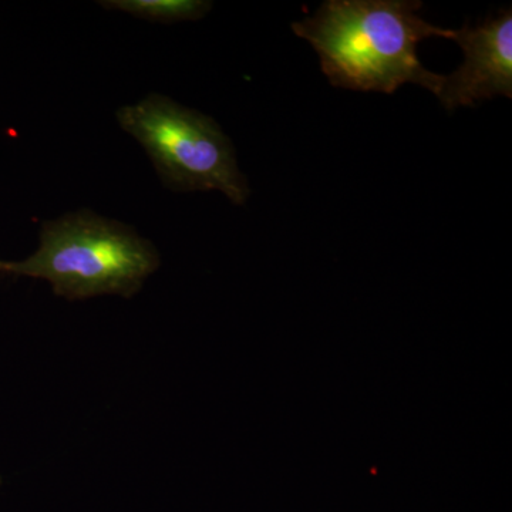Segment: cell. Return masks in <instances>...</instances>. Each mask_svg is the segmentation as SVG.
I'll use <instances>...</instances> for the list:
<instances>
[{
    "label": "cell",
    "mask_w": 512,
    "mask_h": 512,
    "mask_svg": "<svg viewBox=\"0 0 512 512\" xmlns=\"http://www.w3.org/2000/svg\"><path fill=\"white\" fill-rule=\"evenodd\" d=\"M421 6L416 0H328L292 30L318 52L332 86L393 94L413 83L437 96L444 76L421 64L417 46L429 37L450 39L451 30L421 19Z\"/></svg>",
    "instance_id": "obj_1"
},
{
    "label": "cell",
    "mask_w": 512,
    "mask_h": 512,
    "mask_svg": "<svg viewBox=\"0 0 512 512\" xmlns=\"http://www.w3.org/2000/svg\"><path fill=\"white\" fill-rule=\"evenodd\" d=\"M160 264L153 242L133 228L82 210L46 221L39 249L25 261L6 262L5 274L45 279L69 301L131 298Z\"/></svg>",
    "instance_id": "obj_2"
},
{
    "label": "cell",
    "mask_w": 512,
    "mask_h": 512,
    "mask_svg": "<svg viewBox=\"0 0 512 512\" xmlns=\"http://www.w3.org/2000/svg\"><path fill=\"white\" fill-rule=\"evenodd\" d=\"M0 484H2V477H0Z\"/></svg>",
    "instance_id": "obj_7"
},
{
    "label": "cell",
    "mask_w": 512,
    "mask_h": 512,
    "mask_svg": "<svg viewBox=\"0 0 512 512\" xmlns=\"http://www.w3.org/2000/svg\"><path fill=\"white\" fill-rule=\"evenodd\" d=\"M99 3L106 9L161 23L200 20L212 8V3L205 0H107Z\"/></svg>",
    "instance_id": "obj_5"
},
{
    "label": "cell",
    "mask_w": 512,
    "mask_h": 512,
    "mask_svg": "<svg viewBox=\"0 0 512 512\" xmlns=\"http://www.w3.org/2000/svg\"><path fill=\"white\" fill-rule=\"evenodd\" d=\"M451 40L463 49V66L444 76L437 97L447 110L474 107L495 96L512 97V12L501 10L497 18L476 28L451 30Z\"/></svg>",
    "instance_id": "obj_4"
},
{
    "label": "cell",
    "mask_w": 512,
    "mask_h": 512,
    "mask_svg": "<svg viewBox=\"0 0 512 512\" xmlns=\"http://www.w3.org/2000/svg\"><path fill=\"white\" fill-rule=\"evenodd\" d=\"M6 262L0 261V272H5Z\"/></svg>",
    "instance_id": "obj_6"
},
{
    "label": "cell",
    "mask_w": 512,
    "mask_h": 512,
    "mask_svg": "<svg viewBox=\"0 0 512 512\" xmlns=\"http://www.w3.org/2000/svg\"><path fill=\"white\" fill-rule=\"evenodd\" d=\"M120 127L136 138L165 187L178 192L221 191L234 204L248 200L231 140L211 117L150 94L117 111Z\"/></svg>",
    "instance_id": "obj_3"
}]
</instances>
